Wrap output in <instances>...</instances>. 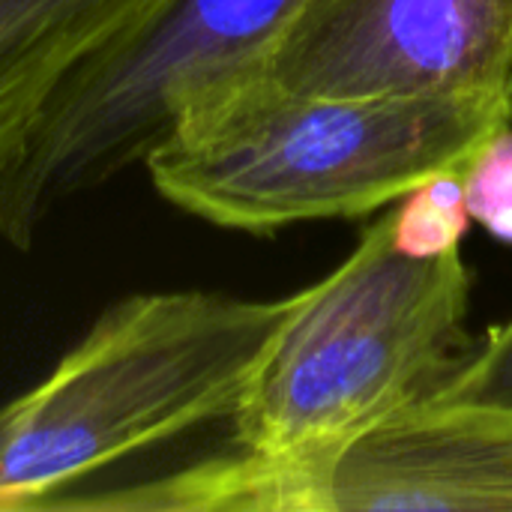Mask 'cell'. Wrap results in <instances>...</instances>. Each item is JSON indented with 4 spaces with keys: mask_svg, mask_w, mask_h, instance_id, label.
Listing matches in <instances>:
<instances>
[{
    "mask_svg": "<svg viewBox=\"0 0 512 512\" xmlns=\"http://www.w3.org/2000/svg\"><path fill=\"white\" fill-rule=\"evenodd\" d=\"M309 0H150L45 102L0 171V234L27 246L45 207L147 156L249 78Z\"/></svg>",
    "mask_w": 512,
    "mask_h": 512,
    "instance_id": "4",
    "label": "cell"
},
{
    "mask_svg": "<svg viewBox=\"0 0 512 512\" xmlns=\"http://www.w3.org/2000/svg\"><path fill=\"white\" fill-rule=\"evenodd\" d=\"M390 225L387 207L333 273L294 294L237 414L243 450L201 477L198 512H330L342 453L432 402L474 351L462 252L411 258Z\"/></svg>",
    "mask_w": 512,
    "mask_h": 512,
    "instance_id": "1",
    "label": "cell"
},
{
    "mask_svg": "<svg viewBox=\"0 0 512 512\" xmlns=\"http://www.w3.org/2000/svg\"><path fill=\"white\" fill-rule=\"evenodd\" d=\"M393 246L411 258L462 252L474 219L465 201V168H447L390 204Z\"/></svg>",
    "mask_w": 512,
    "mask_h": 512,
    "instance_id": "8",
    "label": "cell"
},
{
    "mask_svg": "<svg viewBox=\"0 0 512 512\" xmlns=\"http://www.w3.org/2000/svg\"><path fill=\"white\" fill-rule=\"evenodd\" d=\"M330 512H512V411L417 408L333 465Z\"/></svg>",
    "mask_w": 512,
    "mask_h": 512,
    "instance_id": "6",
    "label": "cell"
},
{
    "mask_svg": "<svg viewBox=\"0 0 512 512\" xmlns=\"http://www.w3.org/2000/svg\"><path fill=\"white\" fill-rule=\"evenodd\" d=\"M432 411H512V318L492 327L456 375L426 402Z\"/></svg>",
    "mask_w": 512,
    "mask_h": 512,
    "instance_id": "9",
    "label": "cell"
},
{
    "mask_svg": "<svg viewBox=\"0 0 512 512\" xmlns=\"http://www.w3.org/2000/svg\"><path fill=\"white\" fill-rule=\"evenodd\" d=\"M315 96L512 87V0H309L249 75Z\"/></svg>",
    "mask_w": 512,
    "mask_h": 512,
    "instance_id": "5",
    "label": "cell"
},
{
    "mask_svg": "<svg viewBox=\"0 0 512 512\" xmlns=\"http://www.w3.org/2000/svg\"><path fill=\"white\" fill-rule=\"evenodd\" d=\"M285 300L207 291L114 303L54 372L0 408V512L45 510L51 495L138 453L231 429Z\"/></svg>",
    "mask_w": 512,
    "mask_h": 512,
    "instance_id": "3",
    "label": "cell"
},
{
    "mask_svg": "<svg viewBox=\"0 0 512 512\" xmlns=\"http://www.w3.org/2000/svg\"><path fill=\"white\" fill-rule=\"evenodd\" d=\"M512 123L510 90L315 96L243 78L147 156L153 186L219 228L276 234L357 219L468 159Z\"/></svg>",
    "mask_w": 512,
    "mask_h": 512,
    "instance_id": "2",
    "label": "cell"
},
{
    "mask_svg": "<svg viewBox=\"0 0 512 512\" xmlns=\"http://www.w3.org/2000/svg\"><path fill=\"white\" fill-rule=\"evenodd\" d=\"M465 201L480 228L512 246V123L468 159Z\"/></svg>",
    "mask_w": 512,
    "mask_h": 512,
    "instance_id": "10",
    "label": "cell"
},
{
    "mask_svg": "<svg viewBox=\"0 0 512 512\" xmlns=\"http://www.w3.org/2000/svg\"><path fill=\"white\" fill-rule=\"evenodd\" d=\"M150 0H0V171L45 102Z\"/></svg>",
    "mask_w": 512,
    "mask_h": 512,
    "instance_id": "7",
    "label": "cell"
}]
</instances>
